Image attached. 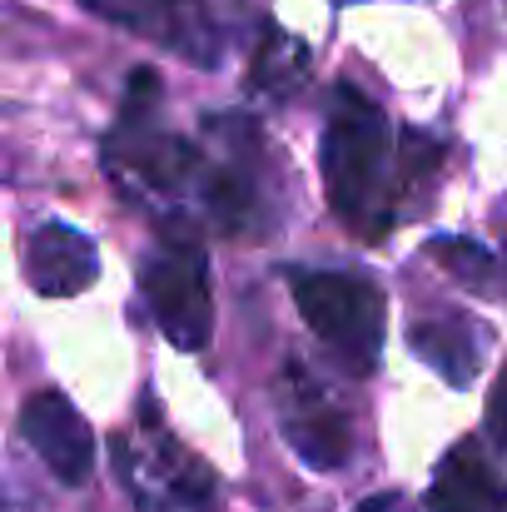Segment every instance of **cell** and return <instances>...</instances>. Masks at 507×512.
<instances>
[{
  "instance_id": "6da1fadb",
  "label": "cell",
  "mask_w": 507,
  "mask_h": 512,
  "mask_svg": "<svg viewBox=\"0 0 507 512\" xmlns=\"http://www.w3.org/2000/svg\"><path fill=\"white\" fill-rule=\"evenodd\" d=\"M324 189L334 214L353 229V234H388L398 219L388 174H393V130L388 115L353 85L338 80L334 100H329V125H324Z\"/></svg>"
},
{
  "instance_id": "7a4b0ae2",
  "label": "cell",
  "mask_w": 507,
  "mask_h": 512,
  "mask_svg": "<svg viewBox=\"0 0 507 512\" xmlns=\"http://www.w3.org/2000/svg\"><path fill=\"white\" fill-rule=\"evenodd\" d=\"M289 294L309 324V334L334 353L353 378H368L383 353L388 304L368 274L343 269H289Z\"/></svg>"
},
{
  "instance_id": "3957f363",
  "label": "cell",
  "mask_w": 507,
  "mask_h": 512,
  "mask_svg": "<svg viewBox=\"0 0 507 512\" xmlns=\"http://www.w3.org/2000/svg\"><path fill=\"white\" fill-rule=\"evenodd\" d=\"M140 294L174 348L199 353L214 334V294H209V254L184 219H169L160 244L140 264Z\"/></svg>"
},
{
  "instance_id": "277c9868",
  "label": "cell",
  "mask_w": 507,
  "mask_h": 512,
  "mask_svg": "<svg viewBox=\"0 0 507 512\" xmlns=\"http://www.w3.org/2000/svg\"><path fill=\"white\" fill-rule=\"evenodd\" d=\"M105 165L115 179L155 194H174L189 179H199V150L160 125V75L145 65L130 75L120 120L105 135Z\"/></svg>"
},
{
  "instance_id": "5b68a950",
  "label": "cell",
  "mask_w": 507,
  "mask_h": 512,
  "mask_svg": "<svg viewBox=\"0 0 507 512\" xmlns=\"http://www.w3.org/2000/svg\"><path fill=\"white\" fill-rule=\"evenodd\" d=\"M209 140L219 145L214 155H199V189H204V209L209 224L219 234H259L264 224V140L254 130V120L239 115H214L209 120Z\"/></svg>"
},
{
  "instance_id": "8992f818",
  "label": "cell",
  "mask_w": 507,
  "mask_h": 512,
  "mask_svg": "<svg viewBox=\"0 0 507 512\" xmlns=\"http://www.w3.org/2000/svg\"><path fill=\"white\" fill-rule=\"evenodd\" d=\"M279 428L314 473H334L353 453V433L338 398L304 368V358H289L279 373Z\"/></svg>"
},
{
  "instance_id": "52a82bcc",
  "label": "cell",
  "mask_w": 507,
  "mask_h": 512,
  "mask_svg": "<svg viewBox=\"0 0 507 512\" xmlns=\"http://www.w3.org/2000/svg\"><path fill=\"white\" fill-rule=\"evenodd\" d=\"M80 5H90L100 20L150 45L184 55L189 65H219L224 55V25L214 20L209 0H80Z\"/></svg>"
},
{
  "instance_id": "ba28073f",
  "label": "cell",
  "mask_w": 507,
  "mask_h": 512,
  "mask_svg": "<svg viewBox=\"0 0 507 512\" xmlns=\"http://www.w3.org/2000/svg\"><path fill=\"white\" fill-rule=\"evenodd\" d=\"M115 468L130 478L140 512H214V473L155 423L145 458H135L130 443H115Z\"/></svg>"
},
{
  "instance_id": "9c48e42d",
  "label": "cell",
  "mask_w": 507,
  "mask_h": 512,
  "mask_svg": "<svg viewBox=\"0 0 507 512\" xmlns=\"http://www.w3.org/2000/svg\"><path fill=\"white\" fill-rule=\"evenodd\" d=\"M20 433L65 488L90 483V473H95V433H90V423L80 418V408L60 388H40V393L25 398Z\"/></svg>"
},
{
  "instance_id": "30bf717a",
  "label": "cell",
  "mask_w": 507,
  "mask_h": 512,
  "mask_svg": "<svg viewBox=\"0 0 507 512\" xmlns=\"http://www.w3.org/2000/svg\"><path fill=\"white\" fill-rule=\"evenodd\" d=\"M100 274V254H95V239L50 219L40 229H30V244H25V279L35 294L45 299H75L95 284Z\"/></svg>"
},
{
  "instance_id": "8fae6325",
  "label": "cell",
  "mask_w": 507,
  "mask_h": 512,
  "mask_svg": "<svg viewBox=\"0 0 507 512\" xmlns=\"http://www.w3.org/2000/svg\"><path fill=\"white\" fill-rule=\"evenodd\" d=\"M428 512H507V483L478 438H463L443 453L428 488Z\"/></svg>"
},
{
  "instance_id": "7c38bea8",
  "label": "cell",
  "mask_w": 507,
  "mask_h": 512,
  "mask_svg": "<svg viewBox=\"0 0 507 512\" xmlns=\"http://www.w3.org/2000/svg\"><path fill=\"white\" fill-rule=\"evenodd\" d=\"M408 348L443 378V383H453V388H468L473 378H478V368H483V329L473 324V319H463V314H433V319H418L413 329H408Z\"/></svg>"
},
{
  "instance_id": "4fadbf2b",
  "label": "cell",
  "mask_w": 507,
  "mask_h": 512,
  "mask_svg": "<svg viewBox=\"0 0 507 512\" xmlns=\"http://www.w3.org/2000/svg\"><path fill=\"white\" fill-rule=\"evenodd\" d=\"M249 80L269 100H294L304 90V80H309V45L269 20L259 30V45H254V60H249Z\"/></svg>"
},
{
  "instance_id": "5bb4252c",
  "label": "cell",
  "mask_w": 507,
  "mask_h": 512,
  "mask_svg": "<svg viewBox=\"0 0 507 512\" xmlns=\"http://www.w3.org/2000/svg\"><path fill=\"white\" fill-rule=\"evenodd\" d=\"M428 254H433V264H443L463 289H478V294H488V299H498L503 294V259L488 249V244H478V239H463V234H438L433 244H428Z\"/></svg>"
},
{
  "instance_id": "9a60e30c",
  "label": "cell",
  "mask_w": 507,
  "mask_h": 512,
  "mask_svg": "<svg viewBox=\"0 0 507 512\" xmlns=\"http://www.w3.org/2000/svg\"><path fill=\"white\" fill-rule=\"evenodd\" d=\"M488 433L507 453V363H503V373H498V383H493V393H488Z\"/></svg>"
},
{
  "instance_id": "2e32d148",
  "label": "cell",
  "mask_w": 507,
  "mask_h": 512,
  "mask_svg": "<svg viewBox=\"0 0 507 512\" xmlns=\"http://www.w3.org/2000/svg\"><path fill=\"white\" fill-rule=\"evenodd\" d=\"M388 508H393V498H373V503H363L358 512H388Z\"/></svg>"
},
{
  "instance_id": "e0dca14e",
  "label": "cell",
  "mask_w": 507,
  "mask_h": 512,
  "mask_svg": "<svg viewBox=\"0 0 507 512\" xmlns=\"http://www.w3.org/2000/svg\"><path fill=\"white\" fill-rule=\"evenodd\" d=\"M338 5H358V0H338Z\"/></svg>"
}]
</instances>
